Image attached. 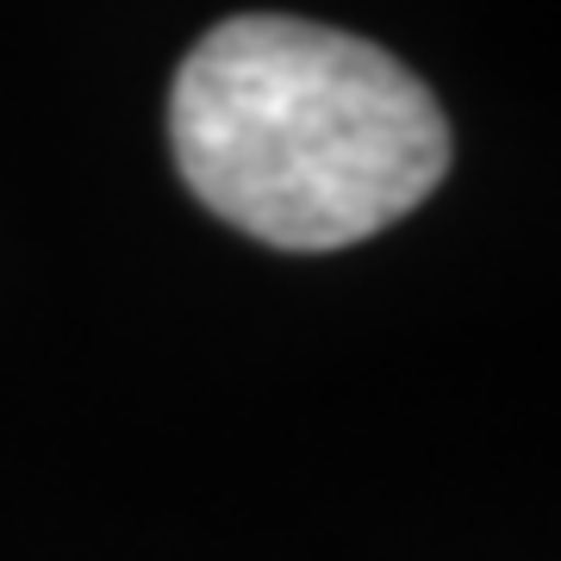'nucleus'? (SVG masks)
<instances>
[{"label":"nucleus","mask_w":561,"mask_h":561,"mask_svg":"<svg viewBox=\"0 0 561 561\" xmlns=\"http://www.w3.org/2000/svg\"><path fill=\"white\" fill-rule=\"evenodd\" d=\"M169 144L206 213L300 256L375 238L449 175L437 94L381 44L287 13L225 20L187 50Z\"/></svg>","instance_id":"f257e3e1"}]
</instances>
